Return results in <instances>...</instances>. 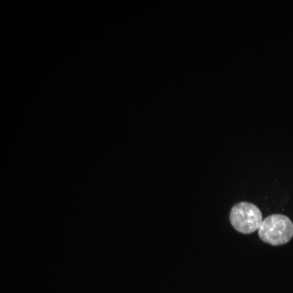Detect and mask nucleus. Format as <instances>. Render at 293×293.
Returning a JSON list of instances; mask_svg holds the SVG:
<instances>
[{"label": "nucleus", "instance_id": "f257e3e1", "mask_svg": "<svg viewBox=\"0 0 293 293\" xmlns=\"http://www.w3.org/2000/svg\"><path fill=\"white\" fill-rule=\"evenodd\" d=\"M260 239L273 246L287 244L293 237L292 221L283 214H272L263 219L258 229Z\"/></svg>", "mask_w": 293, "mask_h": 293}, {"label": "nucleus", "instance_id": "f03ea898", "mask_svg": "<svg viewBox=\"0 0 293 293\" xmlns=\"http://www.w3.org/2000/svg\"><path fill=\"white\" fill-rule=\"evenodd\" d=\"M263 221L262 212L252 203H238L230 212V222L235 230L242 234L249 235L259 229Z\"/></svg>", "mask_w": 293, "mask_h": 293}]
</instances>
